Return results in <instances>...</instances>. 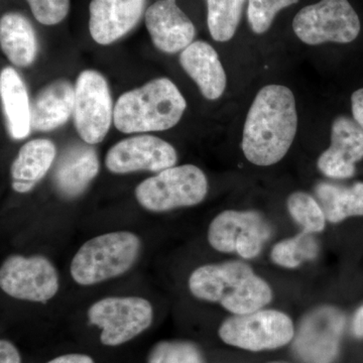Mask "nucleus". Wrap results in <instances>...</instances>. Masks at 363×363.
Here are the masks:
<instances>
[{
    "label": "nucleus",
    "mask_w": 363,
    "mask_h": 363,
    "mask_svg": "<svg viewBox=\"0 0 363 363\" xmlns=\"http://www.w3.org/2000/svg\"><path fill=\"white\" fill-rule=\"evenodd\" d=\"M298 130L295 96L290 88L267 85L259 91L245 119L242 147L253 164L269 167L284 159Z\"/></svg>",
    "instance_id": "obj_1"
},
{
    "label": "nucleus",
    "mask_w": 363,
    "mask_h": 363,
    "mask_svg": "<svg viewBox=\"0 0 363 363\" xmlns=\"http://www.w3.org/2000/svg\"><path fill=\"white\" fill-rule=\"evenodd\" d=\"M189 290L195 298L218 303L234 315L262 309L272 298L271 286L245 262L205 264L191 274Z\"/></svg>",
    "instance_id": "obj_2"
},
{
    "label": "nucleus",
    "mask_w": 363,
    "mask_h": 363,
    "mask_svg": "<svg viewBox=\"0 0 363 363\" xmlns=\"http://www.w3.org/2000/svg\"><path fill=\"white\" fill-rule=\"evenodd\" d=\"M186 107L185 98L169 79H155L118 98L114 125L123 133L169 130L181 121Z\"/></svg>",
    "instance_id": "obj_3"
},
{
    "label": "nucleus",
    "mask_w": 363,
    "mask_h": 363,
    "mask_svg": "<svg viewBox=\"0 0 363 363\" xmlns=\"http://www.w3.org/2000/svg\"><path fill=\"white\" fill-rule=\"evenodd\" d=\"M142 241L130 231L101 234L86 241L71 262L75 283L92 286L123 276L135 266Z\"/></svg>",
    "instance_id": "obj_4"
},
{
    "label": "nucleus",
    "mask_w": 363,
    "mask_h": 363,
    "mask_svg": "<svg viewBox=\"0 0 363 363\" xmlns=\"http://www.w3.org/2000/svg\"><path fill=\"white\" fill-rule=\"evenodd\" d=\"M208 193L207 177L193 164L172 167L142 182L135 189L140 206L150 212L169 211L199 204Z\"/></svg>",
    "instance_id": "obj_5"
},
{
    "label": "nucleus",
    "mask_w": 363,
    "mask_h": 363,
    "mask_svg": "<svg viewBox=\"0 0 363 363\" xmlns=\"http://www.w3.org/2000/svg\"><path fill=\"white\" fill-rule=\"evenodd\" d=\"M293 30L307 45L350 44L357 40L362 25L348 0H321L296 14Z\"/></svg>",
    "instance_id": "obj_6"
},
{
    "label": "nucleus",
    "mask_w": 363,
    "mask_h": 363,
    "mask_svg": "<svg viewBox=\"0 0 363 363\" xmlns=\"http://www.w3.org/2000/svg\"><path fill=\"white\" fill-rule=\"evenodd\" d=\"M224 343L241 350H277L290 343L295 336L292 319L276 310H257L245 315H234L219 328Z\"/></svg>",
    "instance_id": "obj_7"
},
{
    "label": "nucleus",
    "mask_w": 363,
    "mask_h": 363,
    "mask_svg": "<svg viewBox=\"0 0 363 363\" xmlns=\"http://www.w3.org/2000/svg\"><path fill=\"white\" fill-rule=\"evenodd\" d=\"M88 319L101 329L102 344L118 346L149 328L154 320V309L143 298L107 297L91 306Z\"/></svg>",
    "instance_id": "obj_8"
},
{
    "label": "nucleus",
    "mask_w": 363,
    "mask_h": 363,
    "mask_svg": "<svg viewBox=\"0 0 363 363\" xmlns=\"http://www.w3.org/2000/svg\"><path fill=\"white\" fill-rule=\"evenodd\" d=\"M0 286L9 297L44 304L58 293L59 274L43 255H9L0 267Z\"/></svg>",
    "instance_id": "obj_9"
},
{
    "label": "nucleus",
    "mask_w": 363,
    "mask_h": 363,
    "mask_svg": "<svg viewBox=\"0 0 363 363\" xmlns=\"http://www.w3.org/2000/svg\"><path fill=\"white\" fill-rule=\"evenodd\" d=\"M74 123L88 145L101 143L111 130L114 108L106 79L94 70L79 75L75 85Z\"/></svg>",
    "instance_id": "obj_10"
},
{
    "label": "nucleus",
    "mask_w": 363,
    "mask_h": 363,
    "mask_svg": "<svg viewBox=\"0 0 363 363\" xmlns=\"http://www.w3.org/2000/svg\"><path fill=\"white\" fill-rule=\"evenodd\" d=\"M271 236V229L257 212L226 210L217 215L208 229V241L217 252L255 259Z\"/></svg>",
    "instance_id": "obj_11"
},
{
    "label": "nucleus",
    "mask_w": 363,
    "mask_h": 363,
    "mask_svg": "<svg viewBox=\"0 0 363 363\" xmlns=\"http://www.w3.org/2000/svg\"><path fill=\"white\" fill-rule=\"evenodd\" d=\"M345 325L342 313L335 308L315 310L303 320L294 347L307 363H331L335 359Z\"/></svg>",
    "instance_id": "obj_12"
},
{
    "label": "nucleus",
    "mask_w": 363,
    "mask_h": 363,
    "mask_svg": "<svg viewBox=\"0 0 363 363\" xmlns=\"http://www.w3.org/2000/svg\"><path fill=\"white\" fill-rule=\"evenodd\" d=\"M178 156L173 145L154 135H138L117 143L105 159L113 174L159 172L175 166Z\"/></svg>",
    "instance_id": "obj_13"
},
{
    "label": "nucleus",
    "mask_w": 363,
    "mask_h": 363,
    "mask_svg": "<svg viewBox=\"0 0 363 363\" xmlns=\"http://www.w3.org/2000/svg\"><path fill=\"white\" fill-rule=\"evenodd\" d=\"M363 159V130L354 118L338 116L331 126V145L318 160V168L332 179L354 176L355 164Z\"/></svg>",
    "instance_id": "obj_14"
},
{
    "label": "nucleus",
    "mask_w": 363,
    "mask_h": 363,
    "mask_svg": "<svg viewBox=\"0 0 363 363\" xmlns=\"http://www.w3.org/2000/svg\"><path fill=\"white\" fill-rule=\"evenodd\" d=\"M145 26L160 51L176 54L193 43L195 26L176 0H157L145 13Z\"/></svg>",
    "instance_id": "obj_15"
},
{
    "label": "nucleus",
    "mask_w": 363,
    "mask_h": 363,
    "mask_svg": "<svg viewBox=\"0 0 363 363\" xmlns=\"http://www.w3.org/2000/svg\"><path fill=\"white\" fill-rule=\"evenodd\" d=\"M147 0H92L89 30L99 45H111L130 33L143 18Z\"/></svg>",
    "instance_id": "obj_16"
},
{
    "label": "nucleus",
    "mask_w": 363,
    "mask_h": 363,
    "mask_svg": "<svg viewBox=\"0 0 363 363\" xmlns=\"http://www.w3.org/2000/svg\"><path fill=\"white\" fill-rule=\"evenodd\" d=\"M99 172L96 150L91 145H71L59 157L52 174L55 188L62 197L73 199L82 194Z\"/></svg>",
    "instance_id": "obj_17"
},
{
    "label": "nucleus",
    "mask_w": 363,
    "mask_h": 363,
    "mask_svg": "<svg viewBox=\"0 0 363 363\" xmlns=\"http://www.w3.org/2000/svg\"><path fill=\"white\" fill-rule=\"evenodd\" d=\"M180 63L206 99L216 100L222 96L227 84L226 73L211 45L202 40L193 42L182 51Z\"/></svg>",
    "instance_id": "obj_18"
},
{
    "label": "nucleus",
    "mask_w": 363,
    "mask_h": 363,
    "mask_svg": "<svg viewBox=\"0 0 363 363\" xmlns=\"http://www.w3.org/2000/svg\"><path fill=\"white\" fill-rule=\"evenodd\" d=\"M75 87L67 80L45 86L30 104V125L37 131H51L64 125L74 113Z\"/></svg>",
    "instance_id": "obj_19"
},
{
    "label": "nucleus",
    "mask_w": 363,
    "mask_h": 363,
    "mask_svg": "<svg viewBox=\"0 0 363 363\" xmlns=\"http://www.w3.org/2000/svg\"><path fill=\"white\" fill-rule=\"evenodd\" d=\"M57 156L54 143L38 138L23 145L11 164L13 188L18 193H28L51 169Z\"/></svg>",
    "instance_id": "obj_20"
},
{
    "label": "nucleus",
    "mask_w": 363,
    "mask_h": 363,
    "mask_svg": "<svg viewBox=\"0 0 363 363\" xmlns=\"http://www.w3.org/2000/svg\"><path fill=\"white\" fill-rule=\"evenodd\" d=\"M0 94L9 135L14 140H23L32 130L30 104L25 82L11 67L0 74Z\"/></svg>",
    "instance_id": "obj_21"
},
{
    "label": "nucleus",
    "mask_w": 363,
    "mask_h": 363,
    "mask_svg": "<svg viewBox=\"0 0 363 363\" xmlns=\"http://www.w3.org/2000/svg\"><path fill=\"white\" fill-rule=\"evenodd\" d=\"M0 44L11 63L32 65L37 57L38 40L32 23L23 14L9 13L0 21Z\"/></svg>",
    "instance_id": "obj_22"
},
{
    "label": "nucleus",
    "mask_w": 363,
    "mask_h": 363,
    "mask_svg": "<svg viewBox=\"0 0 363 363\" xmlns=\"http://www.w3.org/2000/svg\"><path fill=\"white\" fill-rule=\"evenodd\" d=\"M316 194L327 220L331 223L363 216V182L350 187L322 182L317 185Z\"/></svg>",
    "instance_id": "obj_23"
},
{
    "label": "nucleus",
    "mask_w": 363,
    "mask_h": 363,
    "mask_svg": "<svg viewBox=\"0 0 363 363\" xmlns=\"http://www.w3.org/2000/svg\"><path fill=\"white\" fill-rule=\"evenodd\" d=\"M247 0H206L207 25L216 42H228L234 37Z\"/></svg>",
    "instance_id": "obj_24"
},
{
    "label": "nucleus",
    "mask_w": 363,
    "mask_h": 363,
    "mask_svg": "<svg viewBox=\"0 0 363 363\" xmlns=\"http://www.w3.org/2000/svg\"><path fill=\"white\" fill-rule=\"evenodd\" d=\"M318 245L311 234L302 233L296 238L277 243L272 250L274 264L288 269H295L306 259L317 257Z\"/></svg>",
    "instance_id": "obj_25"
},
{
    "label": "nucleus",
    "mask_w": 363,
    "mask_h": 363,
    "mask_svg": "<svg viewBox=\"0 0 363 363\" xmlns=\"http://www.w3.org/2000/svg\"><path fill=\"white\" fill-rule=\"evenodd\" d=\"M289 212L294 220L302 227L303 233H317L324 230L326 216L321 205L305 192H295L286 201Z\"/></svg>",
    "instance_id": "obj_26"
},
{
    "label": "nucleus",
    "mask_w": 363,
    "mask_h": 363,
    "mask_svg": "<svg viewBox=\"0 0 363 363\" xmlns=\"http://www.w3.org/2000/svg\"><path fill=\"white\" fill-rule=\"evenodd\" d=\"M147 363H204V360L193 343L161 341L150 351Z\"/></svg>",
    "instance_id": "obj_27"
},
{
    "label": "nucleus",
    "mask_w": 363,
    "mask_h": 363,
    "mask_svg": "<svg viewBox=\"0 0 363 363\" xmlns=\"http://www.w3.org/2000/svg\"><path fill=\"white\" fill-rule=\"evenodd\" d=\"M298 2V0H248V25L253 33L262 35L269 30L281 9Z\"/></svg>",
    "instance_id": "obj_28"
},
{
    "label": "nucleus",
    "mask_w": 363,
    "mask_h": 363,
    "mask_svg": "<svg viewBox=\"0 0 363 363\" xmlns=\"http://www.w3.org/2000/svg\"><path fill=\"white\" fill-rule=\"evenodd\" d=\"M35 20L45 26L58 25L70 11V0H26Z\"/></svg>",
    "instance_id": "obj_29"
},
{
    "label": "nucleus",
    "mask_w": 363,
    "mask_h": 363,
    "mask_svg": "<svg viewBox=\"0 0 363 363\" xmlns=\"http://www.w3.org/2000/svg\"><path fill=\"white\" fill-rule=\"evenodd\" d=\"M0 363H21L20 352L9 341H0Z\"/></svg>",
    "instance_id": "obj_30"
},
{
    "label": "nucleus",
    "mask_w": 363,
    "mask_h": 363,
    "mask_svg": "<svg viewBox=\"0 0 363 363\" xmlns=\"http://www.w3.org/2000/svg\"><path fill=\"white\" fill-rule=\"evenodd\" d=\"M351 111L353 118L363 130V88L355 91L351 96Z\"/></svg>",
    "instance_id": "obj_31"
},
{
    "label": "nucleus",
    "mask_w": 363,
    "mask_h": 363,
    "mask_svg": "<svg viewBox=\"0 0 363 363\" xmlns=\"http://www.w3.org/2000/svg\"><path fill=\"white\" fill-rule=\"evenodd\" d=\"M47 363H94V360L88 355L73 353V354L61 355Z\"/></svg>",
    "instance_id": "obj_32"
},
{
    "label": "nucleus",
    "mask_w": 363,
    "mask_h": 363,
    "mask_svg": "<svg viewBox=\"0 0 363 363\" xmlns=\"http://www.w3.org/2000/svg\"><path fill=\"white\" fill-rule=\"evenodd\" d=\"M352 332L357 338H363V305L353 317Z\"/></svg>",
    "instance_id": "obj_33"
}]
</instances>
